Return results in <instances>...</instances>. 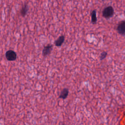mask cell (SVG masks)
Returning a JSON list of instances; mask_svg holds the SVG:
<instances>
[{
  "label": "cell",
  "mask_w": 125,
  "mask_h": 125,
  "mask_svg": "<svg viewBox=\"0 0 125 125\" xmlns=\"http://www.w3.org/2000/svg\"><path fill=\"white\" fill-rule=\"evenodd\" d=\"M114 14V10L112 6H108L105 7L102 11V16L105 19H109L113 17Z\"/></svg>",
  "instance_id": "obj_1"
},
{
  "label": "cell",
  "mask_w": 125,
  "mask_h": 125,
  "mask_svg": "<svg viewBox=\"0 0 125 125\" xmlns=\"http://www.w3.org/2000/svg\"><path fill=\"white\" fill-rule=\"evenodd\" d=\"M116 30L120 35L125 36V20H122L119 21L116 27Z\"/></svg>",
  "instance_id": "obj_2"
},
{
  "label": "cell",
  "mask_w": 125,
  "mask_h": 125,
  "mask_svg": "<svg viewBox=\"0 0 125 125\" xmlns=\"http://www.w3.org/2000/svg\"><path fill=\"white\" fill-rule=\"evenodd\" d=\"M5 58L9 61H14L17 59V53L12 50H9L5 53Z\"/></svg>",
  "instance_id": "obj_3"
},
{
  "label": "cell",
  "mask_w": 125,
  "mask_h": 125,
  "mask_svg": "<svg viewBox=\"0 0 125 125\" xmlns=\"http://www.w3.org/2000/svg\"><path fill=\"white\" fill-rule=\"evenodd\" d=\"M52 49H53V45L52 44H48L47 45L45 46L42 51V56L43 57H46L47 56L51 54V53L52 51Z\"/></svg>",
  "instance_id": "obj_4"
},
{
  "label": "cell",
  "mask_w": 125,
  "mask_h": 125,
  "mask_svg": "<svg viewBox=\"0 0 125 125\" xmlns=\"http://www.w3.org/2000/svg\"><path fill=\"white\" fill-rule=\"evenodd\" d=\"M64 39H65V38H64V36H63V35L60 36L55 41V42H54L55 45L56 46H58V47L62 46V45L64 42Z\"/></svg>",
  "instance_id": "obj_5"
},
{
  "label": "cell",
  "mask_w": 125,
  "mask_h": 125,
  "mask_svg": "<svg viewBox=\"0 0 125 125\" xmlns=\"http://www.w3.org/2000/svg\"><path fill=\"white\" fill-rule=\"evenodd\" d=\"M69 94V90L67 88H63L59 96V98L60 99H65Z\"/></svg>",
  "instance_id": "obj_6"
},
{
  "label": "cell",
  "mask_w": 125,
  "mask_h": 125,
  "mask_svg": "<svg viewBox=\"0 0 125 125\" xmlns=\"http://www.w3.org/2000/svg\"><path fill=\"white\" fill-rule=\"evenodd\" d=\"M28 10V6L27 4H25L21 8V9L20 10V14L21 15L24 17L27 14V12Z\"/></svg>",
  "instance_id": "obj_7"
},
{
  "label": "cell",
  "mask_w": 125,
  "mask_h": 125,
  "mask_svg": "<svg viewBox=\"0 0 125 125\" xmlns=\"http://www.w3.org/2000/svg\"><path fill=\"white\" fill-rule=\"evenodd\" d=\"M90 15H91V22L93 24H95L97 21L96 10H92V11L90 14Z\"/></svg>",
  "instance_id": "obj_8"
},
{
  "label": "cell",
  "mask_w": 125,
  "mask_h": 125,
  "mask_svg": "<svg viewBox=\"0 0 125 125\" xmlns=\"http://www.w3.org/2000/svg\"><path fill=\"white\" fill-rule=\"evenodd\" d=\"M107 55V53L105 51H103L101 53V55L100 56V59L101 61L104 59Z\"/></svg>",
  "instance_id": "obj_9"
}]
</instances>
